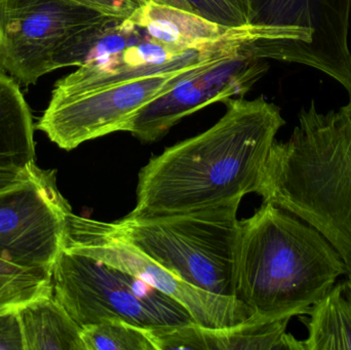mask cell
<instances>
[{
  "mask_svg": "<svg viewBox=\"0 0 351 350\" xmlns=\"http://www.w3.org/2000/svg\"><path fill=\"white\" fill-rule=\"evenodd\" d=\"M110 18L70 0H0V69L35 84L72 37Z\"/></svg>",
  "mask_w": 351,
  "mask_h": 350,
  "instance_id": "obj_8",
  "label": "cell"
},
{
  "mask_svg": "<svg viewBox=\"0 0 351 350\" xmlns=\"http://www.w3.org/2000/svg\"><path fill=\"white\" fill-rule=\"evenodd\" d=\"M82 338L86 350H156L146 329L123 321L105 320L84 327Z\"/></svg>",
  "mask_w": 351,
  "mask_h": 350,
  "instance_id": "obj_18",
  "label": "cell"
},
{
  "mask_svg": "<svg viewBox=\"0 0 351 350\" xmlns=\"http://www.w3.org/2000/svg\"><path fill=\"white\" fill-rule=\"evenodd\" d=\"M346 275L341 257L306 222L263 201L239 221L234 297L263 321L306 316Z\"/></svg>",
  "mask_w": 351,
  "mask_h": 350,
  "instance_id": "obj_3",
  "label": "cell"
},
{
  "mask_svg": "<svg viewBox=\"0 0 351 350\" xmlns=\"http://www.w3.org/2000/svg\"><path fill=\"white\" fill-rule=\"evenodd\" d=\"M51 287L55 299L82 329L105 320L146 330L195 324L181 303L139 277L73 251H60Z\"/></svg>",
  "mask_w": 351,
  "mask_h": 350,
  "instance_id": "obj_6",
  "label": "cell"
},
{
  "mask_svg": "<svg viewBox=\"0 0 351 350\" xmlns=\"http://www.w3.org/2000/svg\"><path fill=\"white\" fill-rule=\"evenodd\" d=\"M267 70L265 60L243 53L229 55L152 101L138 113L128 132L146 143L158 141L184 117L214 103L245 96Z\"/></svg>",
  "mask_w": 351,
  "mask_h": 350,
  "instance_id": "obj_11",
  "label": "cell"
},
{
  "mask_svg": "<svg viewBox=\"0 0 351 350\" xmlns=\"http://www.w3.org/2000/svg\"><path fill=\"white\" fill-rule=\"evenodd\" d=\"M351 0H254L252 24L286 37L287 63L323 72L351 96Z\"/></svg>",
  "mask_w": 351,
  "mask_h": 350,
  "instance_id": "obj_9",
  "label": "cell"
},
{
  "mask_svg": "<svg viewBox=\"0 0 351 350\" xmlns=\"http://www.w3.org/2000/svg\"><path fill=\"white\" fill-rule=\"evenodd\" d=\"M62 249L86 255L139 277L181 303L197 326L227 328L253 318V312L241 300L215 295L186 283L121 238L111 223L80 217L71 212L66 219Z\"/></svg>",
  "mask_w": 351,
  "mask_h": 350,
  "instance_id": "obj_7",
  "label": "cell"
},
{
  "mask_svg": "<svg viewBox=\"0 0 351 350\" xmlns=\"http://www.w3.org/2000/svg\"><path fill=\"white\" fill-rule=\"evenodd\" d=\"M32 114L18 82L0 69V168L34 166Z\"/></svg>",
  "mask_w": 351,
  "mask_h": 350,
  "instance_id": "obj_14",
  "label": "cell"
},
{
  "mask_svg": "<svg viewBox=\"0 0 351 350\" xmlns=\"http://www.w3.org/2000/svg\"><path fill=\"white\" fill-rule=\"evenodd\" d=\"M36 164L27 170H16V168H0V189L20 184L24 181L29 180L36 172Z\"/></svg>",
  "mask_w": 351,
  "mask_h": 350,
  "instance_id": "obj_22",
  "label": "cell"
},
{
  "mask_svg": "<svg viewBox=\"0 0 351 350\" xmlns=\"http://www.w3.org/2000/svg\"><path fill=\"white\" fill-rule=\"evenodd\" d=\"M130 20L158 42L180 51L227 47L247 55L259 37L257 25L218 24L202 16L187 0H146Z\"/></svg>",
  "mask_w": 351,
  "mask_h": 350,
  "instance_id": "obj_12",
  "label": "cell"
},
{
  "mask_svg": "<svg viewBox=\"0 0 351 350\" xmlns=\"http://www.w3.org/2000/svg\"><path fill=\"white\" fill-rule=\"evenodd\" d=\"M51 294V271L27 268L0 259V314Z\"/></svg>",
  "mask_w": 351,
  "mask_h": 350,
  "instance_id": "obj_17",
  "label": "cell"
},
{
  "mask_svg": "<svg viewBox=\"0 0 351 350\" xmlns=\"http://www.w3.org/2000/svg\"><path fill=\"white\" fill-rule=\"evenodd\" d=\"M71 212L55 171L37 168L29 180L0 189V259L51 273Z\"/></svg>",
  "mask_w": 351,
  "mask_h": 350,
  "instance_id": "obj_10",
  "label": "cell"
},
{
  "mask_svg": "<svg viewBox=\"0 0 351 350\" xmlns=\"http://www.w3.org/2000/svg\"><path fill=\"white\" fill-rule=\"evenodd\" d=\"M257 195L321 232L351 281V96L338 110H301L290 138L272 144Z\"/></svg>",
  "mask_w": 351,
  "mask_h": 350,
  "instance_id": "obj_2",
  "label": "cell"
},
{
  "mask_svg": "<svg viewBox=\"0 0 351 350\" xmlns=\"http://www.w3.org/2000/svg\"><path fill=\"white\" fill-rule=\"evenodd\" d=\"M306 316L305 350H351L350 279L335 283Z\"/></svg>",
  "mask_w": 351,
  "mask_h": 350,
  "instance_id": "obj_16",
  "label": "cell"
},
{
  "mask_svg": "<svg viewBox=\"0 0 351 350\" xmlns=\"http://www.w3.org/2000/svg\"><path fill=\"white\" fill-rule=\"evenodd\" d=\"M210 129L154 156L139 173L130 215H162L212 207L257 193L282 111L264 97L225 101Z\"/></svg>",
  "mask_w": 351,
  "mask_h": 350,
  "instance_id": "obj_1",
  "label": "cell"
},
{
  "mask_svg": "<svg viewBox=\"0 0 351 350\" xmlns=\"http://www.w3.org/2000/svg\"><path fill=\"white\" fill-rule=\"evenodd\" d=\"M290 318L263 321L253 316L227 328L196 324L147 330L156 350H305L303 341L287 333Z\"/></svg>",
  "mask_w": 351,
  "mask_h": 350,
  "instance_id": "obj_13",
  "label": "cell"
},
{
  "mask_svg": "<svg viewBox=\"0 0 351 350\" xmlns=\"http://www.w3.org/2000/svg\"><path fill=\"white\" fill-rule=\"evenodd\" d=\"M16 312L25 350H86L82 327L53 294L24 304Z\"/></svg>",
  "mask_w": 351,
  "mask_h": 350,
  "instance_id": "obj_15",
  "label": "cell"
},
{
  "mask_svg": "<svg viewBox=\"0 0 351 350\" xmlns=\"http://www.w3.org/2000/svg\"><path fill=\"white\" fill-rule=\"evenodd\" d=\"M0 350H25L16 310L0 314Z\"/></svg>",
  "mask_w": 351,
  "mask_h": 350,
  "instance_id": "obj_21",
  "label": "cell"
},
{
  "mask_svg": "<svg viewBox=\"0 0 351 350\" xmlns=\"http://www.w3.org/2000/svg\"><path fill=\"white\" fill-rule=\"evenodd\" d=\"M234 53H243L226 47L190 51L162 69L131 79L82 92L53 90L36 127L68 151L90 140L128 132L138 113L152 101Z\"/></svg>",
  "mask_w": 351,
  "mask_h": 350,
  "instance_id": "obj_5",
  "label": "cell"
},
{
  "mask_svg": "<svg viewBox=\"0 0 351 350\" xmlns=\"http://www.w3.org/2000/svg\"><path fill=\"white\" fill-rule=\"evenodd\" d=\"M241 199L204 209L112 222L123 240L189 285L234 297V254Z\"/></svg>",
  "mask_w": 351,
  "mask_h": 350,
  "instance_id": "obj_4",
  "label": "cell"
},
{
  "mask_svg": "<svg viewBox=\"0 0 351 350\" xmlns=\"http://www.w3.org/2000/svg\"><path fill=\"white\" fill-rule=\"evenodd\" d=\"M204 18L228 27L247 26L254 18V0H187Z\"/></svg>",
  "mask_w": 351,
  "mask_h": 350,
  "instance_id": "obj_19",
  "label": "cell"
},
{
  "mask_svg": "<svg viewBox=\"0 0 351 350\" xmlns=\"http://www.w3.org/2000/svg\"><path fill=\"white\" fill-rule=\"evenodd\" d=\"M107 18L123 21L132 18L146 0H70Z\"/></svg>",
  "mask_w": 351,
  "mask_h": 350,
  "instance_id": "obj_20",
  "label": "cell"
}]
</instances>
